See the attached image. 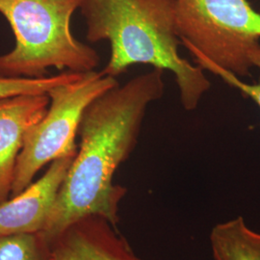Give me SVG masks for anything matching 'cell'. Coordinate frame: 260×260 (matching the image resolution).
I'll use <instances>...</instances> for the list:
<instances>
[{"instance_id":"cell-1","label":"cell","mask_w":260,"mask_h":260,"mask_svg":"<svg viewBox=\"0 0 260 260\" xmlns=\"http://www.w3.org/2000/svg\"><path fill=\"white\" fill-rule=\"evenodd\" d=\"M163 70L153 68L87 107L78 129L79 148L40 233L47 241L86 216H101L117 226L126 189L114 184L113 178L138 143L148 107L163 96Z\"/></svg>"},{"instance_id":"cell-2","label":"cell","mask_w":260,"mask_h":260,"mask_svg":"<svg viewBox=\"0 0 260 260\" xmlns=\"http://www.w3.org/2000/svg\"><path fill=\"white\" fill-rule=\"evenodd\" d=\"M79 9L87 40L110 43L104 75L116 78L137 64L169 71L175 75L183 108L195 110L210 82L201 67L179 54L175 0H82Z\"/></svg>"},{"instance_id":"cell-3","label":"cell","mask_w":260,"mask_h":260,"mask_svg":"<svg viewBox=\"0 0 260 260\" xmlns=\"http://www.w3.org/2000/svg\"><path fill=\"white\" fill-rule=\"evenodd\" d=\"M82 0H0L15 47L0 55V76L37 78L50 68L73 73L94 71L100 56L74 36L71 21Z\"/></svg>"},{"instance_id":"cell-4","label":"cell","mask_w":260,"mask_h":260,"mask_svg":"<svg viewBox=\"0 0 260 260\" xmlns=\"http://www.w3.org/2000/svg\"><path fill=\"white\" fill-rule=\"evenodd\" d=\"M175 21L197 64L239 78L260 71V13L248 0H175Z\"/></svg>"},{"instance_id":"cell-5","label":"cell","mask_w":260,"mask_h":260,"mask_svg":"<svg viewBox=\"0 0 260 260\" xmlns=\"http://www.w3.org/2000/svg\"><path fill=\"white\" fill-rule=\"evenodd\" d=\"M119 85L102 72L77 73L74 78L48 91L49 106L41 121L28 130L20 150L11 197L33 182L39 171L66 155L76 154L75 137L87 107L103 93Z\"/></svg>"},{"instance_id":"cell-6","label":"cell","mask_w":260,"mask_h":260,"mask_svg":"<svg viewBox=\"0 0 260 260\" xmlns=\"http://www.w3.org/2000/svg\"><path fill=\"white\" fill-rule=\"evenodd\" d=\"M75 155L52 161L37 181L0 204V236L43 231Z\"/></svg>"},{"instance_id":"cell-7","label":"cell","mask_w":260,"mask_h":260,"mask_svg":"<svg viewBox=\"0 0 260 260\" xmlns=\"http://www.w3.org/2000/svg\"><path fill=\"white\" fill-rule=\"evenodd\" d=\"M53 260H143L117 226L91 215L71 223L51 241Z\"/></svg>"},{"instance_id":"cell-8","label":"cell","mask_w":260,"mask_h":260,"mask_svg":"<svg viewBox=\"0 0 260 260\" xmlns=\"http://www.w3.org/2000/svg\"><path fill=\"white\" fill-rule=\"evenodd\" d=\"M49 102L47 93L0 100V204L11 197L15 169L28 130L43 119Z\"/></svg>"},{"instance_id":"cell-9","label":"cell","mask_w":260,"mask_h":260,"mask_svg":"<svg viewBox=\"0 0 260 260\" xmlns=\"http://www.w3.org/2000/svg\"><path fill=\"white\" fill-rule=\"evenodd\" d=\"M214 260H260V233L242 216L217 223L209 235Z\"/></svg>"},{"instance_id":"cell-10","label":"cell","mask_w":260,"mask_h":260,"mask_svg":"<svg viewBox=\"0 0 260 260\" xmlns=\"http://www.w3.org/2000/svg\"><path fill=\"white\" fill-rule=\"evenodd\" d=\"M0 260H53L51 243L40 233L2 235Z\"/></svg>"},{"instance_id":"cell-11","label":"cell","mask_w":260,"mask_h":260,"mask_svg":"<svg viewBox=\"0 0 260 260\" xmlns=\"http://www.w3.org/2000/svg\"><path fill=\"white\" fill-rule=\"evenodd\" d=\"M76 74L68 71L59 75L37 78L0 76V100L20 94L47 93L57 85L74 78Z\"/></svg>"},{"instance_id":"cell-12","label":"cell","mask_w":260,"mask_h":260,"mask_svg":"<svg viewBox=\"0 0 260 260\" xmlns=\"http://www.w3.org/2000/svg\"><path fill=\"white\" fill-rule=\"evenodd\" d=\"M198 66L201 67L203 70H207L213 73L214 75L221 77L225 83L236 88L244 95L252 100L260 108V78L259 80L255 83H246L242 81L241 78L233 75L231 73H228L222 69H219L216 66L211 65L208 63H201V64H198Z\"/></svg>"}]
</instances>
